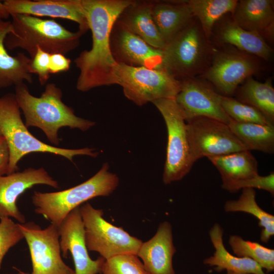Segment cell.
Returning a JSON list of instances; mask_svg holds the SVG:
<instances>
[{
    "mask_svg": "<svg viewBox=\"0 0 274 274\" xmlns=\"http://www.w3.org/2000/svg\"><path fill=\"white\" fill-rule=\"evenodd\" d=\"M110 48L118 64L163 70L162 50L149 45L116 21L111 33Z\"/></svg>",
    "mask_w": 274,
    "mask_h": 274,
    "instance_id": "cell-14",
    "label": "cell"
},
{
    "mask_svg": "<svg viewBox=\"0 0 274 274\" xmlns=\"http://www.w3.org/2000/svg\"><path fill=\"white\" fill-rule=\"evenodd\" d=\"M152 103L162 116L167 131L166 157L162 176L165 184L182 180L192 168L193 159L187 125L175 98H162Z\"/></svg>",
    "mask_w": 274,
    "mask_h": 274,
    "instance_id": "cell-7",
    "label": "cell"
},
{
    "mask_svg": "<svg viewBox=\"0 0 274 274\" xmlns=\"http://www.w3.org/2000/svg\"><path fill=\"white\" fill-rule=\"evenodd\" d=\"M223 229L221 225L215 223L209 231L210 240L215 249L213 255L203 260V263L213 267L221 272L224 270L234 272L247 274H267L261 267L253 260L239 257L230 254L223 243Z\"/></svg>",
    "mask_w": 274,
    "mask_h": 274,
    "instance_id": "cell-23",
    "label": "cell"
},
{
    "mask_svg": "<svg viewBox=\"0 0 274 274\" xmlns=\"http://www.w3.org/2000/svg\"><path fill=\"white\" fill-rule=\"evenodd\" d=\"M9 150L4 138L0 136V176L9 174Z\"/></svg>",
    "mask_w": 274,
    "mask_h": 274,
    "instance_id": "cell-37",
    "label": "cell"
},
{
    "mask_svg": "<svg viewBox=\"0 0 274 274\" xmlns=\"http://www.w3.org/2000/svg\"><path fill=\"white\" fill-rule=\"evenodd\" d=\"M0 136L5 138L9 150V174L17 172V164L25 155L35 152L60 155L73 161L76 155L96 157L94 149H70L47 144L36 138L23 123L14 93L0 97Z\"/></svg>",
    "mask_w": 274,
    "mask_h": 274,
    "instance_id": "cell-4",
    "label": "cell"
},
{
    "mask_svg": "<svg viewBox=\"0 0 274 274\" xmlns=\"http://www.w3.org/2000/svg\"><path fill=\"white\" fill-rule=\"evenodd\" d=\"M206 37L211 40L216 23L224 15L232 14L236 0H186Z\"/></svg>",
    "mask_w": 274,
    "mask_h": 274,
    "instance_id": "cell-29",
    "label": "cell"
},
{
    "mask_svg": "<svg viewBox=\"0 0 274 274\" xmlns=\"http://www.w3.org/2000/svg\"><path fill=\"white\" fill-rule=\"evenodd\" d=\"M176 252L172 226L167 221L159 225L154 235L142 243L136 256L150 274H175L173 258Z\"/></svg>",
    "mask_w": 274,
    "mask_h": 274,
    "instance_id": "cell-18",
    "label": "cell"
},
{
    "mask_svg": "<svg viewBox=\"0 0 274 274\" xmlns=\"http://www.w3.org/2000/svg\"><path fill=\"white\" fill-rule=\"evenodd\" d=\"M234 95L238 101L259 110L274 125V88L271 79L260 82L250 77L237 87Z\"/></svg>",
    "mask_w": 274,
    "mask_h": 274,
    "instance_id": "cell-26",
    "label": "cell"
},
{
    "mask_svg": "<svg viewBox=\"0 0 274 274\" xmlns=\"http://www.w3.org/2000/svg\"><path fill=\"white\" fill-rule=\"evenodd\" d=\"M12 31L6 37L7 50L21 49L32 59L38 48L50 54L64 55L79 45L83 35L78 30L73 32L54 19H43L25 14H12Z\"/></svg>",
    "mask_w": 274,
    "mask_h": 274,
    "instance_id": "cell-3",
    "label": "cell"
},
{
    "mask_svg": "<svg viewBox=\"0 0 274 274\" xmlns=\"http://www.w3.org/2000/svg\"><path fill=\"white\" fill-rule=\"evenodd\" d=\"M220 104L228 116L236 122L273 125L259 110L232 97L221 95Z\"/></svg>",
    "mask_w": 274,
    "mask_h": 274,
    "instance_id": "cell-31",
    "label": "cell"
},
{
    "mask_svg": "<svg viewBox=\"0 0 274 274\" xmlns=\"http://www.w3.org/2000/svg\"><path fill=\"white\" fill-rule=\"evenodd\" d=\"M175 100L185 119L196 116L212 118L228 124L231 120L220 104V94L207 81L201 77L185 78Z\"/></svg>",
    "mask_w": 274,
    "mask_h": 274,
    "instance_id": "cell-13",
    "label": "cell"
},
{
    "mask_svg": "<svg viewBox=\"0 0 274 274\" xmlns=\"http://www.w3.org/2000/svg\"><path fill=\"white\" fill-rule=\"evenodd\" d=\"M50 54L38 48L30 64V72L35 74L38 77L40 84L44 85L47 84L50 77L49 71V59Z\"/></svg>",
    "mask_w": 274,
    "mask_h": 274,
    "instance_id": "cell-35",
    "label": "cell"
},
{
    "mask_svg": "<svg viewBox=\"0 0 274 274\" xmlns=\"http://www.w3.org/2000/svg\"><path fill=\"white\" fill-rule=\"evenodd\" d=\"M12 31L11 21L0 19V88L33 82L29 68L31 58L23 52L14 56L7 51L5 41Z\"/></svg>",
    "mask_w": 274,
    "mask_h": 274,
    "instance_id": "cell-21",
    "label": "cell"
},
{
    "mask_svg": "<svg viewBox=\"0 0 274 274\" xmlns=\"http://www.w3.org/2000/svg\"><path fill=\"white\" fill-rule=\"evenodd\" d=\"M10 15L25 14L61 18L77 23L83 35L89 29L82 0H5Z\"/></svg>",
    "mask_w": 274,
    "mask_h": 274,
    "instance_id": "cell-17",
    "label": "cell"
},
{
    "mask_svg": "<svg viewBox=\"0 0 274 274\" xmlns=\"http://www.w3.org/2000/svg\"><path fill=\"white\" fill-rule=\"evenodd\" d=\"M215 49L193 17L162 50V69L178 80L200 77L210 66Z\"/></svg>",
    "mask_w": 274,
    "mask_h": 274,
    "instance_id": "cell-5",
    "label": "cell"
},
{
    "mask_svg": "<svg viewBox=\"0 0 274 274\" xmlns=\"http://www.w3.org/2000/svg\"><path fill=\"white\" fill-rule=\"evenodd\" d=\"M231 19L241 28L256 32L265 40L273 39V1H237Z\"/></svg>",
    "mask_w": 274,
    "mask_h": 274,
    "instance_id": "cell-19",
    "label": "cell"
},
{
    "mask_svg": "<svg viewBox=\"0 0 274 274\" xmlns=\"http://www.w3.org/2000/svg\"><path fill=\"white\" fill-rule=\"evenodd\" d=\"M10 17L11 15L8 9L4 3L0 1V19L6 20Z\"/></svg>",
    "mask_w": 274,
    "mask_h": 274,
    "instance_id": "cell-38",
    "label": "cell"
},
{
    "mask_svg": "<svg viewBox=\"0 0 274 274\" xmlns=\"http://www.w3.org/2000/svg\"><path fill=\"white\" fill-rule=\"evenodd\" d=\"M131 0H82L92 46L74 59L79 71L76 88L86 92L94 88L116 84L118 63L111 51L110 36L113 25Z\"/></svg>",
    "mask_w": 274,
    "mask_h": 274,
    "instance_id": "cell-1",
    "label": "cell"
},
{
    "mask_svg": "<svg viewBox=\"0 0 274 274\" xmlns=\"http://www.w3.org/2000/svg\"><path fill=\"white\" fill-rule=\"evenodd\" d=\"M102 274H150L136 255H118L105 260Z\"/></svg>",
    "mask_w": 274,
    "mask_h": 274,
    "instance_id": "cell-32",
    "label": "cell"
},
{
    "mask_svg": "<svg viewBox=\"0 0 274 274\" xmlns=\"http://www.w3.org/2000/svg\"><path fill=\"white\" fill-rule=\"evenodd\" d=\"M18 224L30 253V274H75L62 258L57 226L51 224L42 229L34 222Z\"/></svg>",
    "mask_w": 274,
    "mask_h": 274,
    "instance_id": "cell-12",
    "label": "cell"
},
{
    "mask_svg": "<svg viewBox=\"0 0 274 274\" xmlns=\"http://www.w3.org/2000/svg\"><path fill=\"white\" fill-rule=\"evenodd\" d=\"M222 44L235 47L237 49L268 61L273 56V49L258 33L244 29L232 20L221 23L217 35Z\"/></svg>",
    "mask_w": 274,
    "mask_h": 274,
    "instance_id": "cell-24",
    "label": "cell"
},
{
    "mask_svg": "<svg viewBox=\"0 0 274 274\" xmlns=\"http://www.w3.org/2000/svg\"><path fill=\"white\" fill-rule=\"evenodd\" d=\"M152 1H132L116 21L151 46L163 50L166 43L154 22L151 12Z\"/></svg>",
    "mask_w": 274,
    "mask_h": 274,
    "instance_id": "cell-20",
    "label": "cell"
},
{
    "mask_svg": "<svg viewBox=\"0 0 274 274\" xmlns=\"http://www.w3.org/2000/svg\"><path fill=\"white\" fill-rule=\"evenodd\" d=\"M14 94L26 126L41 129L55 146L60 143L58 132L61 127L86 131L95 125L94 122L75 114L73 109L62 101V90L54 83L46 84L40 97L32 95L25 83L15 86Z\"/></svg>",
    "mask_w": 274,
    "mask_h": 274,
    "instance_id": "cell-2",
    "label": "cell"
},
{
    "mask_svg": "<svg viewBox=\"0 0 274 274\" xmlns=\"http://www.w3.org/2000/svg\"><path fill=\"white\" fill-rule=\"evenodd\" d=\"M80 211L89 251L97 252L105 260L121 254H137L143 242L107 221L101 210L87 202L80 206Z\"/></svg>",
    "mask_w": 274,
    "mask_h": 274,
    "instance_id": "cell-9",
    "label": "cell"
},
{
    "mask_svg": "<svg viewBox=\"0 0 274 274\" xmlns=\"http://www.w3.org/2000/svg\"><path fill=\"white\" fill-rule=\"evenodd\" d=\"M228 125L247 150L274 153V125L240 123L232 119Z\"/></svg>",
    "mask_w": 274,
    "mask_h": 274,
    "instance_id": "cell-27",
    "label": "cell"
},
{
    "mask_svg": "<svg viewBox=\"0 0 274 274\" xmlns=\"http://www.w3.org/2000/svg\"><path fill=\"white\" fill-rule=\"evenodd\" d=\"M71 60L65 55L55 53L50 54L49 59V71L50 74H55L69 70Z\"/></svg>",
    "mask_w": 274,
    "mask_h": 274,
    "instance_id": "cell-36",
    "label": "cell"
},
{
    "mask_svg": "<svg viewBox=\"0 0 274 274\" xmlns=\"http://www.w3.org/2000/svg\"><path fill=\"white\" fill-rule=\"evenodd\" d=\"M256 191L253 188L242 189L236 200L226 201L224 209L226 212H244L252 215L258 220L261 227L260 240L267 243L274 235V216L262 209L256 200Z\"/></svg>",
    "mask_w": 274,
    "mask_h": 274,
    "instance_id": "cell-28",
    "label": "cell"
},
{
    "mask_svg": "<svg viewBox=\"0 0 274 274\" xmlns=\"http://www.w3.org/2000/svg\"><path fill=\"white\" fill-rule=\"evenodd\" d=\"M222 188L231 193H234L245 188L259 189L274 194V173L261 176L259 175L246 179L222 183Z\"/></svg>",
    "mask_w": 274,
    "mask_h": 274,
    "instance_id": "cell-34",
    "label": "cell"
},
{
    "mask_svg": "<svg viewBox=\"0 0 274 274\" xmlns=\"http://www.w3.org/2000/svg\"><path fill=\"white\" fill-rule=\"evenodd\" d=\"M185 120L194 162L204 157L208 158L247 150L224 122L206 116Z\"/></svg>",
    "mask_w": 274,
    "mask_h": 274,
    "instance_id": "cell-10",
    "label": "cell"
},
{
    "mask_svg": "<svg viewBox=\"0 0 274 274\" xmlns=\"http://www.w3.org/2000/svg\"><path fill=\"white\" fill-rule=\"evenodd\" d=\"M220 173L222 183L258 175V163L249 150L208 158Z\"/></svg>",
    "mask_w": 274,
    "mask_h": 274,
    "instance_id": "cell-25",
    "label": "cell"
},
{
    "mask_svg": "<svg viewBox=\"0 0 274 274\" xmlns=\"http://www.w3.org/2000/svg\"><path fill=\"white\" fill-rule=\"evenodd\" d=\"M116 84L122 87L125 96L142 106L162 98H175L180 81L164 70L118 64Z\"/></svg>",
    "mask_w": 274,
    "mask_h": 274,
    "instance_id": "cell-8",
    "label": "cell"
},
{
    "mask_svg": "<svg viewBox=\"0 0 274 274\" xmlns=\"http://www.w3.org/2000/svg\"><path fill=\"white\" fill-rule=\"evenodd\" d=\"M24 238L18 223L9 217L0 218V269L5 256Z\"/></svg>",
    "mask_w": 274,
    "mask_h": 274,
    "instance_id": "cell-33",
    "label": "cell"
},
{
    "mask_svg": "<svg viewBox=\"0 0 274 274\" xmlns=\"http://www.w3.org/2000/svg\"><path fill=\"white\" fill-rule=\"evenodd\" d=\"M40 184L59 188L58 182L43 167H29L22 172L0 176V218L9 217L19 223H25V217L19 211L17 200L25 191Z\"/></svg>",
    "mask_w": 274,
    "mask_h": 274,
    "instance_id": "cell-16",
    "label": "cell"
},
{
    "mask_svg": "<svg viewBox=\"0 0 274 274\" xmlns=\"http://www.w3.org/2000/svg\"><path fill=\"white\" fill-rule=\"evenodd\" d=\"M152 16L166 44L194 17L186 1H152Z\"/></svg>",
    "mask_w": 274,
    "mask_h": 274,
    "instance_id": "cell-22",
    "label": "cell"
},
{
    "mask_svg": "<svg viewBox=\"0 0 274 274\" xmlns=\"http://www.w3.org/2000/svg\"><path fill=\"white\" fill-rule=\"evenodd\" d=\"M62 255L70 252L73 257L75 274L101 273L105 259H92L88 254L80 206L72 210L58 227Z\"/></svg>",
    "mask_w": 274,
    "mask_h": 274,
    "instance_id": "cell-15",
    "label": "cell"
},
{
    "mask_svg": "<svg viewBox=\"0 0 274 274\" xmlns=\"http://www.w3.org/2000/svg\"><path fill=\"white\" fill-rule=\"evenodd\" d=\"M226 274H247V273H239L234 272L230 271H227Z\"/></svg>",
    "mask_w": 274,
    "mask_h": 274,
    "instance_id": "cell-39",
    "label": "cell"
},
{
    "mask_svg": "<svg viewBox=\"0 0 274 274\" xmlns=\"http://www.w3.org/2000/svg\"><path fill=\"white\" fill-rule=\"evenodd\" d=\"M228 243L235 256L253 260L267 272L273 271V249L257 242L245 240L238 235H230Z\"/></svg>",
    "mask_w": 274,
    "mask_h": 274,
    "instance_id": "cell-30",
    "label": "cell"
},
{
    "mask_svg": "<svg viewBox=\"0 0 274 274\" xmlns=\"http://www.w3.org/2000/svg\"><path fill=\"white\" fill-rule=\"evenodd\" d=\"M107 163L87 181L73 187L52 192L34 191L31 197L35 212L58 227L74 209L98 196H107L117 188V175L109 171Z\"/></svg>",
    "mask_w": 274,
    "mask_h": 274,
    "instance_id": "cell-6",
    "label": "cell"
},
{
    "mask_svg": "<svg viewBox=\"0 0 274 274\" xmlns=\"http://www.w3.org/2000/svg\"><path fill=\"white\" fill-rule=\"evenodd\" d=\"M6 274H8V273H6ZM15 274H29V273L24 272V271H19V272Z\"/></svg>",
    "mask_w": 274,
    "mask_h": 274,
    "instance_id": "cell-40",
    "label": "cell"
},
{
    "mask_svg": "<svg viewBox=\"0 0 274 274\" xmlns=\"http://www.w3.org/2000/svg\"><path fill=\"white\" fill-rule=\"evenodd\" d=\"M256 57L235 48L215 49L210 66L199 77L221 95L231 97L240 84L258 71Z\"/></svg>",
    "mask_w": 274,
    "mask_h": 274,
    "instance_id": "cell-11",
    "label": "cell"
}]
</instances>
